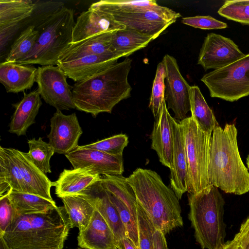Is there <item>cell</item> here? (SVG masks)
Here are the masks:
<instances>
[{"mask_svg": "<svg viewBox=\"0 0 249 249\" xmlns=\"http://www.w3.org/2000/svg\"><path fill=\"white\" fill-rule=\"evenodd\" d=\"M132 60L126 58L83 81L72 88L76 109L96 117L99 113H111L121 101L130 97L132 88L128 81Z\"/></svg>", "mask_w": 249, "mask_h": 249, "instance_id": "1", "label": "cell"}, {"mask_svg": "<svg viewBox=\"0 0 249 249\" xmlns=\"http://www.w3.org/2000/svg\"><path fill=\"white\" fill-rule=\"evenodd\" d=\"M71 228L63 207L17 215L2 234L9 249H63Z\"/></svg>", "mask_w": 249, "mask_h": 249, "instance_id": "2", "label": "cell"}, {"mask_svg": "<svg viewBox=\"0 0 249 249\" xmlns=\"http://www.w3.org/2000/svg\"><path fill=\"white\" fill-rule=\"evenodd\" d=\"M234 124L215 128L212 133L208 171L210 185L237 195L249 192V172L238 149Z\"/></svg>", "mask_w": 249, "mask_h": 249, "instance_id": "3", "label": "cell"}, {"mask_svg": "<svg viewBox=\"0 0 249 249\" xmlns=\"http://www.w3.org/2000/svg\"><path fill=\"white\" fill-rule=\"evenodd\" d=\"M126 179L134 191L138 203L156 229L166 234L182 226L179 199L158 173L150 169L138 168Z\"/></svg>", "mask_w": 249, "mask_h": 249, "instance_id": "4", "label": "cell"}, {"mask_svg": "<svg viewBox=\"0 0 249 249\" xmlns=\"http://www.w3.org/2000/svg\"><path fill=\"white\" fill-rule=\"evenodd\" d=\"M74 12L65 6L48 13L35 25L38 36L29 53L17 63L57 65L61 54L71 43Z\"/></svg>", "mask_w": 249, "mask_h": 249, "instance_id": "5", "label": "cell"}, {"mask_svg": "<svg viewBox=\"0 0 249 249\" xmlns=\"http://www.w3.org/2000/svg\"><path fill=\"white\" fill-rule=\"evenodd\" d=\"M189 218L196 241L202 249H220L225 243L223 220L225 201L218 188L209 185L202 190L189 194Z\"/></svg>", "mask_w": 249, "mask_h": 249, "instance_id": "6", "label": "cell"}, {"mask_svg": "<svg viewBox=\"0 0 249 249\" xmlns=\"http://www.w3.org/2000/svg\"><path fill=\"white\" fill-rule=\"evenodd\" d=\"M184 133L188 170L189 194L209 186L208 171L212 133L203 131L190 116L179 122Z\"/></svg>", "mask_w": 249, "mask_h": 249, "instance_id": "7", "label": "cell"}, {"mask_svg": "<svg viewBox=\"0 0 249 249\" xmlns=\"http://www.w3.org/2000/svg\"><path fill=\"white\" fill-rule=\"evenodd\" d=\"M212 97L234 102L249 95V53L203 76Z\"/></svg>", "mask_w": 249, "mask_h": 249, "instance_id": "8", "label": "cell"}, {"mask_svg": "<svg viewBox=\"0 0 249 249\" xmlns=\"http://www.w3.org/2000/svg\"><path fill=\"white\" fill-rule=\"evenodd\" d=\"M67 76L57 66H43L37 68L36 82L45 102L60 110L76 108L72 99V87Z\"/></svg>", "mask_w": 249, "mask_h": 249, "instance_id": "9", "label": "cell"}, {"mask_svg": "<svg viewBox=\"0 0 249 249\" xmlns=\"http://www.w3.org/2000/svg\"><path fill=\"white\" fill-rule=\"evenodd\" d=\"M165 67L164 99L167 107L174 113L176 120L187 118L190 111L191 86L182 76L176 59L165 54L162 60Z\"/></svg>", "mask_w": 249, "mask_h": 249, "instance_id": "10", "label": "cell"}, {"mask_svg": "<svg viewBox=\"0 0 249 249\" xmlns=\"http://www.w3.org/2000/svg\"><path fill=\"white\" fill-rule=\"evenodd\" d=\"M245 54L230 38L208 34L200 50L197 64L205 70L223 68L242 58Z\"/></svg>", "mask_w": 249, "mask_h": 249, "instance_id": "11", "label": "cell"}, {"mask_svg": "<svg viewBox=\"0 0 249 249\" xmlns=\"http://www.w3.org/2000/svg\"><path fill=\"white\" fill-rule=\"evenodd\" d=\"M126 28L157 38L167 27L181 17L179 13L171 9L161 11L140 10L129 13L111 15Z\"/></svg>", "mask_w": 249, "mask_h": 249, "instance_id": "12", "label": "cell"}, {"mask_svg": "<svg viewBox=\"0 0 249 249\" xmlns=\"http://www.w3.org/2000/svg\"><path fill=\"white\" fill-rule=\"evenodd\" d=\"M73 168H80L94 175H122L123 156H113L101 151L78 147L65 155Z\"/></svg>", "mask_w": 249, "mask_h": 249, "instance_id": "13", "label": "cell"}, {"mask_svg": "<svg viewBox=\"0 0 249 249\" xmlns=\"http://www.w3.org/2000/svg\"><path fill=\"white\" fill-rule=\"evenodd\" d=\"M50 122L47 138L55 153L66 155L78 147L83 130L75 113L65 115L61 110L56 109Z\"/></svg>", "mask_w": 249, "mask_h": 249, "instance_id": "14", "label": "cell"}, {"mask_svg": "<svg viewBox=\"0 0 249 249\" xmlns=\"http://www.w3.org/2000/svg\"><path fill=\"white\" fill-rule=\"evenodd\" d=\"M126 27L110 14L89 7L77 18L72 33L71 43L101 33L124 30Z\"/></svg>", "mask_w": 249, "mask_h": 249, "instance_id": "15", "label": "cell"}, {"mask_svg": "<svg viewBox=\"0 0 249 249\" xmlns=\"http://www.w3.org/2000/svg\"><path fill=\"white\" fill-rule=\"evenodd\" d=\"M79 195L88 200L102 216L111 229L116 243L127 237L119 213L111 202L101 178Z\"/></svg>", "mask_w": 249, "mask_h": 249, "instance_id": "16", "label": "cell"}, {"mask_svg": "<svg viewBox=\"0 0 249 249\" xmlns=\"http://www.w3.org/2000/svg\"><path fill=\"white\" fill-rule=\"evenodd\" d=\"M121 57L113 53L82 56L71 61L59 63L66 75L76 82L87 79L116 63Z\"/></svg>", "mask_w": 249, "mask_h": 249, "instance_id": "17", "label": "cell"}, {"mask_svg": "<svg viewBox=\"0 0 249 249\" xmlns=\"http://www.w3.org/2000/svg\"><path fill=\"white\" fill-rule=\"evenodd\" d=\"M173 119L168 110L164 99L160 114L154 122L150 138L151 148L157 152L162 165L169 169L172 166Z\"/></svg>", "mask_w": 249, "mask_h": 249, "instance_id": "18", "label": "cell"}, {"mask_svg": "<svg viewBox=\"0 0 249 249\" xmlns=\"http://www.w3.org/2000/svg\"><path fill=\"white\" fill-rule=\"evenodd\" d=\"M172 166L170 169V187L178 199L188 189V170L183 130L174 118Z\"/></svg>", "mask_w": 249, "mask_h": 249, "instance_id": "19", "label": "cell"}, {"mask_svg": "<svg viewBox=\"0 0 249 249\" xmlns=\"http://www.w3.org/2000/svg\"><path fill=\"white\" fill-rule=\"evenodd\" d=\"M23 180L26 193L40 196L53 200L51 195V189L54 186L46 174L42 172L31 160L27 153L11 148Z\"/></svg>", "mask_w": 249, "mask_h": 249, "instance_id": "20", "label": "cell"}, {"mask_svg": "<svg viewBox=\"0 0 249 249\" xmlns=\"http://www.w3.org/2000/svg\"><path fill=\"white\" fill-rule=\"evenodd\" d=\"M77 241L84 249H113L116 245L111 229L96 210L86 228L79 231Z\"/></svg>", "mask_w": 249, "mask_h": 249, "instance_id": "21", "label": "cell"}, {"mask_svg": "<svg viewBox=\"0 0 249 249\" xmlns=\"http://www.w3.org/2000/svg\"><path fill=\"white\" fill-rule=\"evenodd\" d=\"M42 105L38 89L28 93L24 92L22 99L12 105L15 111L8 132L18 136L26 135L28 128L36 123L35 119Z\"/></svg>", "mask_w": 249, "mask_h": 249, "instance_id": "22", "label": "cell"}, {"mask_svg": "<svg viewBox=\"0 0 249 249\" xmlns=\"http://www.w3.org/2000/svg\"><path fill=\"white\" fill-rule=\"evenodd\" d=\"M37 71L32 66L4 61L0 64V82L7 92L24 91L34 85Z\"/></svg>", "mask_w": 249, "mask_h": 249, "instance_id": "23", "label": "cell"}, {"mask_svg": "<svg viewBox=\"0 0 249 249\" xmlns=\"http://www.w3.org/2000/svg\"><path fill=\"white\" fill-rule=\"evenodd\" d=\"M113 32L101 33L76 43H70L59 56L57 64L86 55L112 53L111 40Z\"/></svg>", "mask_w": 249, "mask_h": 249, "instance_id": "24", "label": "cell"}, {"mask_svg": "<svg viewBox=\"0 0 249 249\" xmlns=\"http://www.w3.org/2000/svg\"><path fill=\"white\" fill-rule=\"evenodd\" d=\"M100 178V175L93 174L82 169H65L54 182L55 194L61 198L79 195Z\"/></svg>", "mask_w": 249, "mask_h": 249, "instance_id": "25", "label": "cell"}, {"mask_svg": "<svg viewBox=\"0 0 249 249\" xmlns=\"http://www.w3.org/2000/svg\"><path fill=\"white\" fill-rule=\"evenodd\" d=\"M156 38L154 36L125 28L113 33L111 50L112 53L121 57H127L135 52L145 47Z\"/></svg>", "mask_w": 249, "mask_h": 249, "instance_id": "26", "label": "cell"}, {"mask_svg": "<svg viewBox=\"0 0 249 249\" xmlns=\"http://www.w3.org/2000/svg\"><path fill=\"white\" fill-rule=\"evenodd\" d=\"M17 215L46 213L57 207L54 200L10 190L7 193Z\"/></svg>", "mask_w": 249, "mask_h": 249, "instance_id": "27", "label": "cell"}, {"mask_svg": "<svg viewBox=\"0 0 249 249\" xmlns=\"http://www.w3.org/2000/svg\"><path fill=\"white\" fill-rule=\"evenodd\" d=\"M35 7L31 0H0V29L18 27L32 15Z\"/></svg>", "mask_w": 249, "mask_h": 249, "instance_id": "28", "label": "cell"}, {"mask_svg": "<svg viewBox=\"0 0 249 249\" xmlns=\"http://www.w3.org/2000/svg\"><path fill=\"white\" fill-rule=\"evenodd\" d=\"M190 99L191 117L201 129L212 133L215 128L219 126V124L198 87L191 86Z\"/></svg>", "mask_w": 249, "mask_h": 249, "instance_id": "29", "label": "cell"}, {"mask_svg": "<svg viewBox=\"0 0 249 249\" xmlns=\"http://www.w3.org/2000/svg\"><path fill=\"white\" fill-rule=\"evenodd\" d=\"M106 189L119 198L128 208L137 221V202L134 191L122 175H105L101 177Z\"/></svg>", "mask_w": 249, "mask_h": 249, "instance_id": "30", "label": "cell"}, {"mask_svg": "<svg viewBox=\"0 0 249 249\" xmlns=\"http://www.w3.org/2000/svg\"><path fill=\"white\" fill-rule=\"evenodd\" d=\"M71 228L84 230L89 224L95 210L93 206L80 195L61 198Z\"/></svg>", "mask_w": 249, "mask_h": 249, "instance_id": "31", "label": "cell"}, {"mask_svg": "<svg viewBox=\"0 0 249 249\" xmlns=\"http://www.w3.org/2000/svg\"><path fill=\"white\" fill-rule=\"evenodd\" d=\"M111 15L129 13L140 10H155L166 11L169 8L160 6L156 1L128 0H102L94 2L89 6Z\"/></svg>", "mask_w": 249, "mask_h": 249, "instance_id": "32", "label": "cell"}, {"mask_svg": "<svg viewBox=\"0 0 249 249\" xmlns=\"http://www.w3.org/2000/svg\"><path fill=\"white\" fill-rule=\"evenodd\" d=\"M0 183H6L10 190L26 193L19 169L11 148L0 146Z\"/></svg>", "mask_w": 249, "mask_h": 249, "instance_id": "33", "label": "cell"}, {"mask_svg": "<svg viewBox=\"0 0 249 249\" xmlns=\"http://www.w3.org/2000/svg\"><path fill=\"white\" fill-rule=\"evenodd\" d=\"M38 36L35 25H29L14 41L5 61L17 63L23 58L32 49Z\"/></svg>", "mask_w": 249, "mask_h": 249, "instance_id": "34", "label": "cell"}, {"mask_svg": "<svg viewBox=\"0 0 249 249\" xmlns=\"http://www.w3.org/2000/svg\"><path fill=\"white\" fill-rule=\"evenodd\" d=\"M27 142L29 147L27 154L33 162L45 174L51 173L50 160L55 153L53 146L41 137L29 140Z\"/></svg>", "mask_w": 249, "mask_h": 249, "instance_id": "35", "label": "cell"}, {"mask_svg": "<svg viewBox=\"0 0 249 249\" xmlns=\"http://www.w3.org/2000/svg\"><path fill=\"white\" fill-rule=\"evenodd\" d=\"M128 143V137L125 134H120L79 147L97 150L113 156L121 157Z\"/></svg>", "mask_w": 249, "mask_h": 249, "instance_id": "36", "label": "cell"}, {"mask_svg": "<svg viewBox=\"0 0 249 249\" xmlns=\"http://www.w3.org/2000/svg\"><path fill=\"white\" fill-rule=\"evenodd\" d=\"M107 191L111 202L119 213L124 226L127 237L133 243L137 249H140L137 221L126 206L116 196Z\"/></svg>", "mask_w": 249, "mask_h": 249, "instance_id": "37", "label": "cell"}, {"mask_svg": "<svg viewBox=\"0 0 249 249\" xmlns=\"http://www.w3.org/2000/svg\"><path fill=\"white\" fill-rule=\"evenodd\" d=\"M165 67L162 61L157 66L149 104L155 120L158 117L164 100Z\"/></svg>", "mask_w": 249, "mask_h": 249, "instance_id": "38", "label": "cell"}, {"mask_svg": "<svg viewBox=\"0 0 249 249\" xmlns=\"http://www.w3.org/2000/svg\"><path fill=\"white\" fill-rule=\"evenodd\" d=\"M220 16L230 20L249 25V4L241 0H228L218 10Z\"/></svg>", "mask_w": 249, "mask_h": 249, "instance_id": "39", "label": "cell"}, {"mask_svg": "<svg viewBox=\"0 0 249 249\" xmlns=\"http://www.w3.org/2000/svg\"><path fill=\"white\" fill-rule=\"evenodd\" d=\"M137 223L140 249H153V235L156 229L139 204L137 207Z\"/></svg>", "mask_w": 249, "mask_h": 249, "instance_id": "40", "label": "cell"}, {"mask_svg": "<svg viewBox=\"0 0 249 249\" xmlns=\"http://www.w3.org/2000/svg\"><path fill=\"white\" fill-rule=\"evenodd\" d=\"M182 23L204 30L221 29L228 27L227 23L218 20L210 16H196L182 18Z\"/></svg>", "mask_w": 249, "mask_h": 249, "instance_id": "41", "label": "cell"}, {"mask_svg": "<svg viewBox=\"0 0 249 249\" xmlns=\"http://www.w3.org/2000/svg\"><path fill=\"white\" fill-rule=\"evenodd\" d=\"M16 212L6 193L0 197V234H2L13 223Z\"/></svg>", "mask_w": 249, "mask_h": 249, "instance_id": "42", "label": "cell"}, {"mask_svg": "<svg viewBox=\"0 0 249 249\" xmlns=\"http://www.w3.org/2000/svg\"><path fill=\"white\" fill-rule=\"evenodd\" d=\"M238 244V249H245L249 242V216L241 225L239 231L234 236Z\"/></svg>", "mask_w": 249, "mask_h": 249, "instance_id": "43", "label": "cell"}, {"mask_svg": "<svg viewBox=\"0 0 249 249\" xmlns=\"http://www.w3.org/2000/svg\"><path fill=\"white\" fill-rule=\"evenodd\" d=\"M165 235L161 230H155L153 235V249H168Z\"/></svg>", "mask_w": 249, "mask_h": 249, "instance_id": "44", "label": "cell"}, {"mask_svg": "<svg viewBox=\"0 0 249 249\" xmlns=\"http://www.w3.org/2000/svg\"><path fill=\"white\" fill-rule=\"evenodd\" d=\"M118 249H137L133 243L127 237H125L116 243Z\"/></svg>", "mask_w": 249, "mask_h": 249, "instance_id": "45", "label": "cell"}, {"mask_svg": "<svg viewBox=\"0 0 249 249\" xmlns=\"http://www.w3.org/2000/svg\"><path fill=\"white\" fill-rule=\"evenodd\" d=\"M220 249H238V244L236 240L228 241Z\"/></svg>", "mask_w": 249, "mask_h": 249, "instance_id": "46", "label": "cell"}, {"mask_svg": "<svg viewBox=\"0 0 249 249\" xmlns=\"http://www.w3.org/2000/svg\"><path fill=\"white\" fill-rule=\"evenodd\" d=\"M0 249H9L3 237L0 235Z\"/></svg>", "mask_w": 249, "mask_h": 249, "instance_id": "47", "label": "cell"}, {"mask_svg": "<svg viewBox=\"0 0 249 249\" xmlns=\"http://www.w3.org/2000/svg\"><path fill=\"white\" fill-rule=\"evenodd\" d=\"M246 163H247V166H248V169H249V154L248 155V157L247 158Z\"/></svg>", "mask_w": 249, "mask_h": 249, "instance_id": "48", "label": "cell"}, {"mask_svg": "<svg viewBox=\"0 0 249 249\" xmlns=\"http://www.w3.org/2000/svg\"><path fill=\"white\" fill-rule=\"evenodd\" d=\"M245 249H249V242L248 244V245H247V246L246 247Z\"/></svg>", "mask_w": 249, "mask_h": 249, "instance_id": "49", "label": "cell"}, {"mask_svg": "<svg viewBox=\"0 0 249 249\" xmlns=\"http://www.w3.org/2000/svg\"><path fill=\"white\" fill-rule=\"evenodd\" d=\"M113 249H118L116 247L113 248Z\"/></svg>", "mask_w": 249, "mask_h": 249, "instance_id": "50", "label": "cell"}, {"mask_svg": "<svg viewBox=\"0 0 249 249\" xmlns=\"http://www.w3.org/2000/svg\"><path fill=\"white\" fill-rule=\"evenodd\" d=\"M82 249V248L81 249Z\"/></svg>", "mask_w": 249, "mask_h": 249, "instance_id": "51", "label": "cell"}]
</instances>
